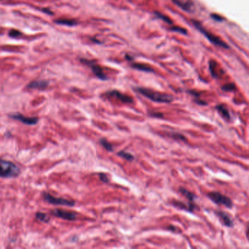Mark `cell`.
<instances>
[{"mask_svg": "<svg viewBox=\"0 0 249 249\" xmlns=\"http://www.w3.org/2000/svg\"><path fill=\"white\" fill-rule=\"evenodd\" d=\"M133 89L146 98L149 99L151 101L159 103H170L173 101V97L172 95L164 94L159 92H155L149 88L143 87H134Z\"/></svg>", "mask_w": 249, "mask_h": 249, "instance_id": "1", "label": "cell"}, {"mask_svg": "<svg viewBox=\"0 0 249 249\" xmlns=\"http://www.w3.org/2000/svg\"><path fill=\"white\" fill-rule=\"evenodd\" d=\"M21 170L13 162L0 159V178H14L19 176Z\"/></svg>", "mask_w": 249, "mask_h": 249, "instance_id": "2", "label": "cell"}, {"mask_svg": "<svg viewBox=\"0 0 249 249\" xmlns=\"http://www.w3.org/2000/svg\"><path fill=\"white\" fill-rule=\"evenodd\" d=\"M192 22L193 23V25H194L202 34L204 35V37H205L209 41H210V43H212L213 45L219 46V47L224 48H229V45L225 43V42H224L222 40L220 39L219 37H217L216 35L212 34V33L209 32V31L205 29L200 22H199L198 21H196V20H192Z\"/></svg>", "mask_w": 249, "mask_h": 249, "instance_id": "3", "label": "cell"}, {"mask_svg": "<svg viewBox=\"0 0 249 249\" xmlns=\"http://www.w3.org/2000/svg\"><path fill=\"white\" fill-rule=\"evenodd\" d=\"M207 196L213 202L219 205H224L229 209L232 208L233 202L230 197L217 192H209Z\"/></svg>", "mask_w": 249, "mask_h": 249, "instance_id": "4", "label": "cell"}, {"mask_svg": "<svg viewBox=\"0 0 249 249\" xmlns=\"http://www.w3.org/2000/svg\"><path fill=\"white\" fill-rule=\"evenodd\" d=\"M43 199L48 203L55 204V205H64L67 207L75 206V202L73 200H70L63 198H56V197L50 195L49 193L44 192L43 194Z\"/></svg>", "mask_w": 249, "mask_h": 249, "instance_id": "5", "label": "cell"}, {"mask_svg": "<svg viewBox=\"0 0 249 249\" xmlns=\"http://www.w3.org/2000/svg\"><path fill=\"white\" fill-rule=\"evenodd\" d=\"M81 61L84 63L86 65L89 66L91 69L92 70V72H94V74L96 75V77H98L99 79L102 80V81H107L108 79V77L105 75V73L104 72L102 68L98 64H97L95 63V61H90V60L85 59H82Z\"/></svg>", "mask_w": 249, "mask_h": 249, "instance_id": "6", "label": "cell"}, {"mask_svg": "<svg viewBox=\"0 0 249 249\" xmlns=\"http://www.w3.org/2000/svg\"><path fill=\"white\" fill-rule=\"evenodd\" d=\"M9 117L12 118V119L17 120V121H21V123H23L26 125L29 126H32L35 125L38 123V118L37 117H26L24 116L23 115L21 114V113H13V114L9 115Z\"/></svg>", "mask_w": 249, "mask_h": 249, "instance_id": "7", "label": "cell"}, {"mask_svg": "<svg viewBox=\"0 0 249 249\" xmlns=\"http://www.w3.org/2000/svg\"><path fill=\"white\" fill-rule=\"evenodd\" d=\"M105 95L108 97H114V98H116L117 99H119V101L123 102V103L132 104L133 101H134L132 97L128 96V95L124 94L123 93L120 92L118 90L108 91V92H106Z\"/></svg>", "mask_w": 249, "mask_h": 249, "instance_id": "8", "label": "cell"}, {"mask_svg": "<svg viewBox=\"0 0 249 249\" xmlns=\"http://www.w3.org/2000/svg\"><path fill=\"white\" fill-rule=\"evenodd\" d=\"M51 213L55 216L60 218V219H63L64 220H68V221H73L77 217L76 213L70 212V211L60 210V209H55V210L51 211Z\"/></svg>", "mask_w": 249, "mask_h": 249, "instance_id": "9", "label": "cell"}, {"mask_svg": "<svg viewBox=\"0 0 249 249\" xmlns=\"http://www.w3.org/2000/svg\"><path fill=\"white\" fill-rule=\"evenodd\" d=\"M172 204L175 207V208L181 209V210H186L189 213H193L195 209L197 208V205L195 204L194 202H188L187 203H185V202L181 201L173 200Z\"/></svg>", "mask_w": 249, "mask_h": 249, "instance_id": "10", "label": "cell"}, {"mask_svg": "<svg viewBox=\"0 0 249 249\" xmlns=\"http://www.w3.org/2000/svg\"><path fill=\"white\" fill-rule=\"evenodd\" d=\"M215 213L219 218L220 221L222 222V224L224 226H227V227H232V226H233V224H233V220L228 213H226V212L221 210H215Z\"/></svg>", "mask_w": 249, "mask_h": 249, "instance_id": "11", "label": "cell"}, {"mask_svg": "<svg viewBox=\"0 0 249 249\" xmlns=\"http://www.w3.org/2000/svg\"><path fill=\"white\" fill-rule=\"evenodd\" d=\"M172 1L184 11L191 13L194 10V4L192 0H172Z\"/></svg>", "mask_w": 249, "mask_h": 249, "instance_id": "12", "label": "cell"}, {"mask_svg": "<svg viewBox=\"0 0 249 249\" xmlns=\"http://www.w3.org/2000/svg\"><path fill=\"white\" fill-rule=\"evenodd\" d=\"M48 82L47 81H34L27 85V88L30 89L43 90L48 87Z\"/></svg>", "mask_w": 249, "mask_h": 249, "instance_id": "13", "label": "cell"}, {"mask_svg": "<svg viewBox=\"0 0 249 249\" xmlns=\"http://www.w3.org/2000/svg\"><path fill=\"white\" fill-rule=\"evenodd\" d=\"M215 109L218 110L222 117L224 118L226 121H230L232 119L231 118V115L229 111L228 108H226V106L224 104H219L215 106Z\"/></svg>", "mask_w": 249, "mask_h": 249, "instance_id": "14", "label": "cell"}, {"mask_svg": "<svg viewBox=\"0 0 249 249\" xmlns=\"http://www.w3.org/2000/svg\"><path fill=\"white\" fill-rule=\"evenodd\" d=\"M178 192L181 193L182 195H183V196L188 200V202H194L195 199H197V196L194 194V193H192V192H190V191L187 190L186 188L183 187H180Z\"/></svg>", "mask_w": 249, "mask_h": 249, "instance_id": "15", "label": "cell"}, {"mask_svg": "<svg viewBox=\"0 0 249 249\" xmlns=\"http://www.w3.org/2000/svg\"><path fill=\"white\" fill-rule=\"evenodd\" d=\"M132 66L134 69H136V70H138L140 71H143V72H154L153 69L151 67V66L148 65V64H140V63H134L132 64Z\"/></svg>", "mask_w": 249, "mask_h": 249, "instance_id": "16", "label": "cell"}, {"mask_svg": "<svg viewBox=\"0 0 249 249\" xmlns=\"http://www.w3.org/2000/svg\"><path fill=\"white\" fill-rule=\"evenodd\" d=\"M168 135L170 138H172L173 140H175L177 141H181V142H187V138L184 136L183 134L179 132H170L167 134Z\"/></svg>", "mask_w": 249, "mask_h": 249, "instance_id": "17", "label": "cell"}, {"mask_svg": "<svg viewBox=\"0 0 249 249\" xmlns=\"http://www.w3.org/2000/svg\"><path fill=\"white\" fill-rule=\"evenodd\" d=\"M99 144L104 148V149L107 150L108 151H110V152H113V150H114V147H113V146L110 143H109L108 140H106L105 138L100 139Z\"/></svg>", "mask_w": 249, "mask_h": 249, "instance_id": "18", "label": "cell"}, {"mask_svg": "<svg viewBox=\"0 0 249 249\" xmlns=\"http://www.w3.org/2000/svg\"><path fill=\"white\" fill-rule=\"evenodd\" d=\"M117 155L120 157L123 158V159H124L127 160V161H129V162H132L133 160L135 159L134 156H133L132 153L126 152V151H119V152L117 153Z\"/></svg>", "mask_w": 249, "mask_h": 249, "instance_id": "19", "label": "cell"}, {"mask_svg": "<svg viewBox=\"0 0 249 249\" xmlns=\"http://www.w3.org/2000/svg\"><path fill=\"white\" fill-rule=\"evenodd\" d=\"M57 24H61V25L66 26H75L77 24V21L72 19H59L56 21Z\"/></svg>", "mask_w": 249, "mask_h": 249, "instance_id": "20", "label": "cell"}, {"mask_svg": "<svg viewBox=\"0 0 249 249\" xmlns=\"http://www.w3.org/2000/svg\"><path fill=\"white\" fill-rule=\"evenodd\" d=\"M154 14H155L157 18H159V19L162 20V21H164V22H166V23H167L169 24H171V25H172L173 21L170 19V18L167 17L165 15H164L163 13L158 12V11H155Z\"/></svg>", "mask_w": 249, "mask_h": 249, "instance_id": "21", "label": "cell"}, {"mask_svg": "<svg viewBox=\"0 0 249 249\" xmlns=\"http://www.w3.org/2000/svg\"><path fill=\"white\" fill-rule=\"evenodd\" d=\"M35 217H36L37 219H38L39 221H40L42 222H45V223H48L49 221V217L47 214L44 213H40V212H37L35 214Z\"/></svg>", "mask_w": 249, "mask_h": 249, "instance_id": "22", "label": "cell"}, {"mask_svg": "<svg viewBox=\"0 0 249 249\" xmlns=\"http://www.w3.org/2000/svg\"><path fill=\"white\" fill-rule=\"evenodd\" d=\"M221 89L224 91V92H233V91L236 90L237 88L235 83H226L225 85L222 86Z\"/></svg>", "mask_w": 249, "mask_h": 249, "instance_id": "23", "label": "cell"}, {"mask_svg": "<svg viewBox=\"0 0 249 249\" xmlns=\"http://www.w3.org/2000/svg\"><path fill=\"white\" fill-rule=\"evenodd\" d=\"M170 30L173 31V32L181 33V34H187V30H186V29L180 27V26H172V27H170Z\"/></svg>", "mask_w": 249, "mask_h": 249, "instance_id": "24", "label": "cell"}, {"mask_svg": "<svg viewBox=\"0 0 249 249\" xmlns=\"http://www.w3.org/2000/svg\"><path fill=\"white\" fill-rule=\"evenodd\" d=\"M148 114L151 117L156 118V119H163L164 114L161 112H157V111H150L148 112Z\"/></svg>", "mask_w": 249, "mask_h": 249, "instance_id": "25", "label": "cell"}, {"mask_svg": "<svg viewBox=\"0 0 249 249\" xmlns=\"http://www.w3.org/2000/svg\"><path fill=\"white\" fill-rule=\"evenodd\" d=\"M98 175H99V180L102 182H103V183H108V182H109V177L108 176V175L105 174V173L100 172V173H99Z\"/></svg>", "mask_w": 249, "mask_h": 249, "instance_id": "26", "label": "cell"}, {"mask_svg": "<svg viewBox=\"0 0 249 249\" xmlns=\"http://www.w3.org/2000/svg\"><path fill=\"white\" fill-rule=\"evenodd\" d=\"M210 17L212 18L213 20H215V21H216L218 22H222L225 20L223 17H221L220 15L216 14V13H212V14L210 15Z\"/></svg>", "mask_w": 249, "mask_h": 249, "instance_id": "27", "label": "cell"}, {"mask_svg": "<svg viewBox=\"0 0 249 249\" xmlns=\"http://www.w3.org/2000/svg\"><path fill=\"white\" fill-rule=\"evenodd\" d=\"M21 34V33L19 31L15 30V29L10 30V32H9V35H10V37H13V38H15V37H19Z\"/></svg>", "mask_w": 249, "mask_h": 249, "instance_id": "28", "label": "cell"}, {"mask_svg": "<svg viewBox=\"0 0 249 249\" xmlns=\"http://www.w3.org/2000/svg\"><path fill=\"white\" fill-rule=\"evenodd\" d=\"M188 94H190L191 95H192V96L194 97V99L199 98L200 95H201V93H200V92H196V91H193V90L188 91Z\"/></svg>", "mask_w": 249, "mask_h": 249, "instance_id": "29", "label": "cell"}, {"mask_svg": "<svg viewBox=\"0 0 249 249\" xmlns=\"http://www.w3.org/2000/svg\"><path fill=\"white\" fill-rule=\"evenodd\" d=\"M194 102L195 103L199 104V105H202V106H205V105H208V102L204 101V100H202L200 99L199 98H196L194 99Z\"/></svg>", "mask_w": 249, "mask_h": 249, "instance_id": "30", "label": "cell"}, {"mask_svg": "<svg viewBox=\"0 0 249 249\" xmlns=\"http://www.w3.org/2000/svg\"><path fill=\"white\" fill-rule=\"evenodd\" d=\"M168 230H171V231H172V232H178V231H179L178 228H177L175 226H169V227H168Z\"/></svg>", "mask_w": 249, "mask_h": 249, "instance_id": "31", "label": "cell"}, {"mask_svg": "<svg viewBox=\"0 0 249 249\" xmlns=\"http://www.w3.org/2000/svg\"><path fill=\"white\" fill-rule=\"evenodd\" d=\"M125 58L127 60H130V61H131V60H132L133 59V57L132 56H130V54H126V56H125Z\"/></svg>", "mask_w": 249, "mask_h": 249, "instance_id": "32", "label": "cell"}]
</instances>
